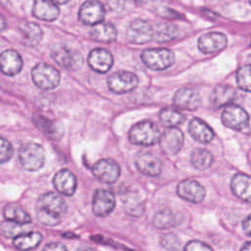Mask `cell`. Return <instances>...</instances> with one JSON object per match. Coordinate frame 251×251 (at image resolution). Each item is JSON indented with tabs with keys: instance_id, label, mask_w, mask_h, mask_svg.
<instances>
[{
	"instance_id": "cell-31",
	"label": "cell",
	"mask_w": 251,
	"mask_h": 251,
	"mask_svg": "<svg viewBox=\"0 0 251 251\" xmlns=\"http://www.w3.org/2000/svg\"><path fill=\"white\" fill-rule=\"evenodd\" d=\"M159 118L161 123L169 127H176V126L182 124L185 120L184 116L179 111L172 108H165L161 110Z\"/></svg>"
},
{
	"instance_id": "cell-39",
	"label": "cell",
	"mask_w": 251,
	"mask_h": 251,
	"mask_svg": "<svg viewBox=\"0 0 251 251\" xmlns=\"http://www.w3.org/2000/svg\"><path fill=\"white\" fill-rule=\"evenodd\" d=\"M184 251H213V249L203 241L191 240L185 245Z\"/></svg>"
},
{
	"instance_id": "cell-5",
	"label": "cell",
	"mask_w": 251,
	"mask_h": 251,
	"mask_svg": "<svg viewBox=\"0 0 251 251\" xmlns=\"http://www.w3.org/2000/svg\"><path fill=\"white\" fill-rule=\"evenodd\" d=\"M31 76L35 85L43 90L53 89L60 82V73L45 63L37 64L31 71Z\"/></svg>"
},
{
	"instance_id": "cell-12",
	"label": "cell",
	"mask_w": 251,
	"mask_h": 251,
	"mask_svg": "<svg viewBox=\"0 0 251 251\" xmlns=\"http://www.w3.org/2000/svg\"><path fill=\"white\" fill-rule=\"evenodd\" d=\"M177 195L191 203H200L204 200L206 190L204 186L194 179H185L178 183L176 188Z\"/></svg>"
},
{
	"instance_id": "cell-1",
	"label": "cell",
	"mask_w": 251,
	"mask_h": 251,
	"mask_svg": "<svg viewBox=\"0 0 251 251\" xmlns=\"http://www.w3.org/2000/svg\"><path fill=\"white\" fill-rule=\"evenodd\" d=\"M38 221L45 226H53L60 224L67 213L65 200L54 192H47L39 196L35 206Z\"/></svg>"
},
{
	"instance_id": "cell-25",
	"label": "cell",
	"mask_w": 251,
	"mask_h": 251,
	"mask_svg": "<svg viewBox=\"0 0 251 251\" xmlns=\"http://www.w3.org/2000/svg\"><path fill=\"white\" fill-rule=\"evenodd\" d=\"M90 36L99 42H112L117 37V29L112 24L100 23L90 28Z\"/></svg>"
},
{
	"instance_id": "cell-20",
	"label": "cell",
	"mask_w": 251,
	"mask_h": 251,
	"mask_svg": "<svg viewBox=\"0 0 251 251\" xmlns=\"http://www.w3.org/2000/svg\"><path fill=\"white\" fill-rule=\"evenodd\" d=\"M55 188L66 196H72L76 188V178L75 175L67 170H60L53 178Z\"/></svg>"
},
{
	"instance_id": "cell-35",
	"label": "cell",
	"mask_w": 251,
	"mask_h": 251,
	"mask_svg": "<svg viewBox=\"0 0 251 251\" xmlns=\"http://www.w3.org/2000/svg\"><path fill=\"white\" fill-rule=\"evenodd\" d=\"M236 82L240 89L251 92V65H245L238 69Z\"/></svg>"
},
{
	"instance_id": "cell-4",
	"label": "cell",
	"mask_w": 251,
	"mask_h": 251,
	"mask_svg": "<svg viewBox=\"0 0 251 251\" xmlns=\"http://www.w3.org/2000/svg\"><path fill=\"white\" fill-rule=\"evenodd\" d=\"M141 60L149 69L162 71L174 64L175 54L166 48L145 49L141 53Z\"/></svg>"
},
{
	"instance_id": "cell-42",
	"label": "cell",
	"mask_w": 251,
	"mask_h": 251,
	"mask_svg": "<svg viewBox=\"0 0 251 251\" xmlns=\"http://www.w3.org/2000/svg\"><path fill=\"white\" fill-rule=\"evenodd\" d=\"M6 27V20L3 16L0 15V31H2Z\"/></svg>"
},
{
	"instance_id": "cell-27",
	"label": "cell",
	"mask_w": 251,
	"mask_h": 251,
	"mask_svg": "<svg viewBox=\"0 0 251 251\" xmlns=\"http://www.w3.org/2000/svg\"><path fill=\"white\" fill-rule=\"evenodd\" d=\"M34 123L36 124L37 127L48 137L51 139H59L62 134H63V130H62V126H59V124L48 120L47 118L43 117V116H36L34 117Z\"/></svg>"
},
{
	"instance_id": "cell-32",
	"label": "cell",
	"mask_w": 251,
	"mask_h": 251,
	"mask_svg": "<svg viewBox=\"0 0 251 251\" xmlns=\"http://www.w3.org/2000/svg\"><path fill=\"white\" fill-rule=\"evenodd\" d=\"M153 225L158 228H170L177 225L176 215L170 210H162L155 214L153 218Z\"/></svg>"
},
{
	"instance_id": "cell-8",
	"label": "cell",
	"mask_w": 251,
	"mask_h": 251,
	"mask_svg": "<svg viewBox=\"0 0 251 251\" xmlns=\"http://www.w3.org/2000/svg\"><path fill=\"white\" fill-rule=\"evenodd\" d=\"M127 39L135 44H144L154 38V29L147 21L136 19L129 24L126 30Z\"/></svg>"
},
{
	"instance_id": "cell-26",
	"label": "cell",
	"mask_w": 251,
	"mask_h": 251,
	"mask_svg": "<svg viewBox=\"0 0 251 251\" xmlns=\"http://www.w3.org/2000/svg\"><path fill=\"white\" fill-rule=\"evenodd\" d=\"M3 215L6 221L14 222L20 225H28L31 222L30 216L16 203H9L4 207Z\"/></svg>"
},
{
	"instance_id": "cell-28",
	"label": "cell",
	"mask_w": 251,
	"mask_h": 251,
	"mask_svg": "<svg viewBox=\"0 0 251 251\" xmlns=\"http://www.w3.org/2000/svg\"><path fill=\"white\" fill-rule=\"evenodd\" d=\"M41 240H42L41 233L37 231H29L15 237L13 240V243L17 249L27 251L37 247L41 242Z\"/></svg>"
},
{
	"instance_id": "cell-11",
	"label": "cell",
	"mask_w": 251,
	"mask_h": 251,
	"mask_svg": "<svg viewBox=\"0 0 251 251\" xmlns=\"http://www.w3.org/2000/svg\"><path fill=\"white\" fill-rule=\"evenodd\" d=\"M93 175L102 182L113 183L120 176V167L112 159H101L97 161L92 168Z\"/></svg>"
},
{
	"instance_id": "cell-41",
	"label": "cell",
	"mask_w": 251,
	"mask_h": 251,
	"mask_svg": "<svg viewBox=\"0 0 251 251\" xmlns=\"http://www.w3.org/2000/svg\"><path fill=\"white\" fill-rule=\"evenodd\" d=\"M242 228L245 234L251 236V215H249L242 223Z\"/></svg>"
},
{
	"instance_id": "cell-44",
	"label": "cell",
	"mask_w": 251,
	"mask_h": 251,
	"mask_svg": "<svg viewBox=\"0 0 251 251\" xmlns=\"http://www.w3.org/2000/svg\"><path fill=\"white\" fill-rule=\"evenodd\" d=\"M76 251H95L94 249L90 248V247H85V246H82V247H79L76 249Z\"/></svg>"
},
{
	"instance_id": "cell-7",
	"label": "cell",
	"mask_w": 251,
	"mask_h": 251,
	"mask_svg": "<svg viewBox=\"0 0 251 251\" xmlns=\"http://www.w3.org/2000/svg\"><path fill=\"white\" fill-rule=\"evenodd\" d=\"M138 84V77L130 72L121 71L114 73L108 78L109 89L117 94L126 93L133 90Z\"/></svg>"
},
{
	"instance_id": "cell-9",
	"label": "cell",
	"mask_w": 251,
	"mask_h": 251,
	"mask_svg": "<svg viewBox=\"0 0 251 251\" xmlns=\"http://www.w3.org/2000/svg\"><path fill=\"white\" fill-rule=\"evenodd\" d=\"M222 122L226 126L239 130L249 124V116L243 108L231 104L227 105L223 111Z\"/></svg>"
},
{
	"instance_id": "cell-38",
	"label": "cell",
	"mask_w": 251,
	"mask_h": 251,
	"mask_svg": "<svg viewBox=\"0 0 251 251\" xmlns=\"http://www.w3.org/2000/svg\"><path fill=\"white\" fill-rule=\"evenodd\" d=\"M12 154H13L12 145L6 138L0 136V164L9 161L10 158L12 157Z\"/></svg>"
},
{
	"instance_id": "cell-34",
	"label": "cell",
	"mask_w": 251,
	"mask_h": 251,
	"mask_svg": "<svg viewBox=\"0 0 251 251\" xmlns=\"http://www.w3.org/2000/svg\"><path fill=\"white\" fill-rule=\"evenodd\" d=\"M0 229L5 236L13 237V238L21 234L29 232L27 225H20L10 221H4L0 226Z\"/></svg>"
},
{
	"instance_id": "cell-18",
	"label": "cell",
	"mask_w": 251,
	"mask_h": 251,
	"mask_svg": "<svg viewBox=\"0 0 251 251\" xmlns=\"http://www.w3.org/2000/svg\"><path fill=\"white\" fill-rule=\"evenodd\" d=\"M88 65L97 73H107L113 65L112 54L106 49L95 48L88 55Z\"/></svg>"
},
{
	"instance_id": "cell-21",
	"label": "cell",
	"mask_w": 251,
	"mask_h": 251,
	"mask_svg": "<svg viewBox=\"0 0 251 251\" xmlns=\"http://www.w3.org/2000/svg\"><path fill=\"white\" fill-rule=\"evenodd\" d=\"M231 191L244 202L251 203V176L245 174H236L231 178Z\"/></svg>"
},
{
	"instance_id": "cell-3",
	"label": "cell",
	"mask_w": 251,
	"mask_h": 251,
	"mask_svg": "<svg viewBox=\"0 0 251 251\" xmlns=\"http://www.w3.org/2000/svg\"><path fill=\"white\" fill-rule=\"evenodd\" d=\"M19 160L24 169L34 172L39 170L45 161V152L41 145L34 142L25 143L19 152Z\"/></svg>"
},
{
	"instance_id": "cell-40",
	"label": "cell",
	"mask_w": 251,
	"mask_h": 251,
	"mask_svg": "<svg viewBox=\"0 0 251 251\" xmlns=\"http://www.w3.org/2000/svg\"><path fill=\"white\" fill-rule=\"evenodd\" d=\"M42 251H67V249H66L65 245L62 243L52 242V243L46 244Z\"/></svg>"
},
{
	"instance_id": "cell-36",
	"label": "cell",
	"mask_w": 251,
	"mask_h": 251,
	"mask_svg": "<svg viewBox=\"0 0 251 251\" xmlns=\"http://www.w3.org/2000/svg\"><path fill=\"white\" fill-rule=\"evenodd\" d=\"M160 243L165 249L169 251H176L180 245V242L177 236L175 235L174 233H167L162 235L160 239Z\"/></svg>"
},
{
	"instance_id": "cell-30",
	"label": "cell",
	"mask_w": 251,
	"mask_h": 251,
	"mask_svg": "<svg viewBox=\"0 0 251 251\" xmlns=\"http://www.w3.org/2000/svg\"><path fill=\"white\" fill-rule=\"evenodd\" d=\"M190 161L194 168L203 171L209 169L212 166L214 158L213 155L208 150L196 148L191 153Z\"/></svg>"
},
{
	"instance_id": "cell-19",
	"label": "cell",
	"mask_w": 251,
	"mask_h": 251,
	"mask_svg": "<svg viewBox=\"0 0 251 251\" xmlns=\"http://www.w3.org/2000/svg\"><path fill=\"white\" fill-rule=\"evenodd\" d=\"M22 68L23 60L17 51L8 49L0 54V70L6 75H15Z\"/></svg>"
},
{
	"instance_id": "cell-22",
	"label": "cell",
	"mask_w": 251,
	"mask_h": 251,
	"mask_svg": "<svg viewBox=\"0 0 251 251\" xmlns=\"http://www.w3.org/2000/svg\"><path fill=\"white\" fill-rule=\"evenodd\" d=\"M187 129L191 137L198 142L209 143L214 138L213 129L198 118H194L189 122Z\"/></svg>"
},
{
	"instance_id": "cell-24",
	"label": "cell",
	"mask_w": 251,
	"mask_h": 251,
	"mask_svg": "<svg viewBox=\"0 0 251 251\" xmlns=\"http://www.w3.org/2000/svg\"><path fill=\"white\" fill-rule=\"evenodd\" d=\"M60 10L56 3L51 1L37 0L33 3L32 14L42 21H54L59 16Z\"/></svg>"
},
{
	"instance_id": "cell-37",
	"label": "cell",
	"mask_w": 251,
	"mask_h": 251,
	"mask_svg": "<svg viewBox=\"0 0 251 251\" xmlns=\"http://www.w3.org/2000/svg\"><path fill=\"white\" fill-rule=\"evenodd\" d=\"M126 211L130 216L138 217L143 212V206L138 199H136V198L129 199L128 198L126 202Z\"/></svg>"
},
{
	"instance_id": "cell-16",
	"label": "cell",
	"mask_w": 251,
	"mask_h": 251,
	"mask_svg": "<svg viewBox=\"0 0 251 251\" xmlns=\"http://www.w3.org/2000/svg\"><path fill=\"white\" fill-rule=\"evenodd\" d=\"M116 201L114 194L105 189H97L93 195L92 210L97 217L109 215L115 208Z\"/></svg>"
},
{
	"instance_id": "cell-10",
	"label": "cell",
	"mask_w": 251,
	"mask_h": 251,
	"mask_svg": "<svg viewBox=\"0 0 251 251\" xmlns=\"http://www.w3.org/2000/svg\"><path fill=\"white\" fill-rule=\"evenodd\" d=\"M184 135L176 127H168L160 135L159 143L161 149L168 155H175L180 151L183 146Z\"/></svg>"
},
{
	"instance_id": "cell-17",
	"label": "cell",
	"mask_w": 251,
	"mask_h": 251,
	"mask_svg": "<svg viewBox=\"0 0 251 251\" xmlns=\"http://www.w3.org/2000/svg\"><path fill=\"white\" fill-rule=\"evenodd\" d=\"M135 166L141 174L148 176H157L162 172L161 160L148 152H143L136 156Z\"/></svg>"
},
{
	"instance_id": "cell-6",
	"label": "cell",
	"mask_w": 251,
	"mask_h": 251,
	"mask_svg": "<svg viewBox=\"0 0 251 251\" xmlns=\"http://www.w3.org/2000/svg\"><path fill=\"white\" fill-rule=\"evenodd\" d=\"M51 56L58 65L68 70H76L82 64L79 52L65 44H55L51 49Z\"/></svg>"
},
{
	"instance_id": "cell-46",
	"label": "cell",
	"mask_w": 251,
	"mask_h": 251,
	"mask_svg": "<svg viewBox=\"0 0 251 251\" xmlns=\"http://www.w3.org/2000/svg\"><path fill=\"white\" fill-rule=\"evenodd\" d=\"M249 3H250V5H251V1H250V2H249Z\"/></svg>"
},
{
	"instance_id": "cell-15",
	"label": "cell",
	"mask_w": 251,
	"mask_h": 251,
	"mask_svg": "<svg viewBox=\"0 0 251 251\" xmlns=\"http://www.w3.org/2000/svg\"><path fill=\"white\" fill-rule=\"evenodd\" d=\"M227 44L226 36L218 31H212L201 35L198 39V48L205 54H211L221 51Z\"/></svg>"
},
{
	"instance_id": "cell-29",
	"label": "cell",
	"mask_w": 251,
	"mask_h": 251,
	"mask_svg": "<svg viewBox=\"0 0 251 251\" xmlns=\"http://www.w3.org/2000/svg\"><path fill=\"white\" fill-rule=\"evenodd\" d=\"M20 29L24 36V41L28 46H35L42 37V30L36 24L24 23L20 25Z\"/></svg>"
},
{
	"instance_id": "cell-14",
	"label": "cell",
	"mask_w": 251,
	"mask_h": 251,
	"mask_svg": "<svg viewBox=\"0 0 251 251\" xmlns=\"http://www.w3.org/2000/svg\"><path fill=\"white\" fill-rule=\"evenodd\" d=\"M173 103L178 109L194 111L200 107L201 98L196 90L188 87H182L175 93Z\"/></svg>"
},
{
	"instance_id": "cell-43",
	"label": "cell",
	"mask_w": 251,
	"mask_h": 251,
	"mask_svg": "<svg viewBox=\"0 0 251 251\" xmlns=\"http://www.w3.org/2000/svg\"><path fill=\"white\" fill-rule=\"evenodd\" d=\"M240 251H251V241L245 243L240 249Z\"/></svg>"
},
{
	"instance_id": "cell-13",
	"label": "cell",
	"mask_w": 251,
	"mask_h": 251,
	"mask_svg": "<svg viewBox=\"0 0 251 251\" xmlns=\"http://www.w3.org/2000/svg\"><path fill=\"white\" fill-rule=\"evenodd\" d=\"M105 17V8L101 2L86 1L78 11V19L84 25H95L100 24Z\"/></svg>"
},
{
	"instance_id": "cell-33",
	"label": "cell",
	"mask_w": 251,
	"mask_h": 251,
	"mask_svg": "<svg viewBox=\"0 0 251 251\" xmlns=\"http://www.w3.org/2000/svg\"><path fill=\"white\" fill-rule=\"evenodd\" d=\"M177 35V28L171 24H160L154 30V38L158 42H168L175 39Z\"/></svg>"
},
{
	"instance_id": "cell-23",
	"label": "cell",
	"mask_w": 251,
	"mask_h": 251,
	"mask_svg": "<svg viewBox=\"0 0 251 251\" xmlns=\"http://www.w3.org/2000/svg\"><path fill=\"white\" fill-rule=\"evenodd\" d=\"M236 96V91L229 85H218L211 93L210 101L214 108H221L231 103Z\"/></svg>"
},
{
	"instance_id": "cell-2",
	"label": "cell",
	"mask_w": 251,
	"mask_h": 251,
	"mask_svg": "<svg viewBox=\"0 0 251 251\" xmlns=\"http://www.w3.org/2000/svg\"><path fill=\"white\" fill-rule=\"evenodd\" d=\"M160 135L159 128L154 123L142 121L130 128L128 138L133 144L150 146L159 141Z\"/></svg>"
},
{
	"instance_id": "cell-45",
	"label": "cell",
	"mask_w": 251,
	"mask_h": 251,
	"mask_svg": "<svg viewBox=\"0 0 251 251\" xmlns=\"http://www.w3.org/2000/svg\"><path fill=\"white\" fill-rule=\"evenodd\" d=\"M249 126H250V130H251V120H249Z\"/></svg>"
}]
</instances>
